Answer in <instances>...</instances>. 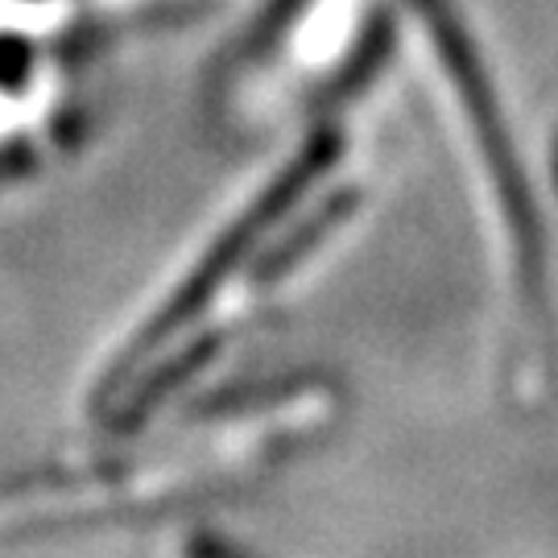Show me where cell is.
<instances>
[{
    "label": "cell",
    "instance_id": "6da1fadb",
    "mask_svg": "<svg viewBox=\"0 0 558 558\" xmlns=\"http://www.w3.org/2000/svg\"><path fill=\"white\" fill-rule=\"evenodd\" d=\"M343 154L348 145L339 133H315L236 228L216 240L199 269L108 373L100 389V410L108 418L133 422L161 410L182 380L207 364L232 323L248 319L302 260L319 253L336 223L356 207L352 182L336 186Z\"/></svg>",
    "mask_w": 558,
    "mask_h": 558
},
{
    "label": "cell",
    "instance_id": "7a4b0ae2",
    "mask_svg": "<svg viewBox=\"0 0 558 558\" xmlns=\"http://www.w3.org/2000/svg\"><path fill=\"white\" fill-rule=\"evenodd\" d=\"M327 410L331 398L319 385L211 401L182 426H170L166 439L129 456L133 463L41 476L34 488L9 497V518L21 513L25 521H80L207 497L265 472L286 447L306 439L327 418Z\"/></svg>",
    "mask_w": 558,
    "mask_h": 558
},
{
    "label": "cell",
    "instance_id": "3957f363",
    "mask_svg": "<svg viewBox=\"0 0 558 558\" xmlns=\"http://www.w3.org/2000/svg\"><path fill=\"white\" fill-rule=\"evenodd\" d=\"M373 0H286L240 66V100L278 104L339 80L368 46Z\"/></svg>",
    "mask_w": 558,
    "mask_h": 558
}]
</instances>
